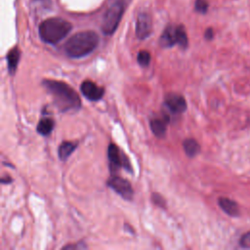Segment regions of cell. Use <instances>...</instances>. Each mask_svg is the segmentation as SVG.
<instances>
[{"mask_svg":"<svg viewBox=\"0 0 250 250\" xmlns=\"http://www.w3.org/2000/svg\"><path fill=\"white\" fill-rule=\"evenodd\" d=\"M43 87L53 98L55 105L60 111L66 112L77 110L81 106V101L76 91L62 81L45 79L42 81Z\"/></svg>","mask_w":250,"mask_h":250,"instance_id":"6da1fadb","label":"cell"},{"mask_svg":"<svg viewBox=\"0 0 250 250\" xmlns=\"http://www.w3.org/2000/svg\"><path fill=\"white\" fill-rule=\"evenodd\" d=\"M100 42L99 35L92 30L80 31L72 35L64 44V52L70 58H82L93 52Z\"/></svg>","mask_w":250,"mask_h":250,"instance_id":"7a4b0ae2","label":"cell"},{"mask_svg":"<svg viewBox=\"0 0 250 250\" xmlns=\"http://www.w3.org/2000/svg\"><path fill=\"white\" fill-rule=\"evenodd\" d=\"M71 28L69 21L62 18H50L40 23L39 36L45 43L57 44L69 33Z\"/></svg>","mask_w":250,"mask_h":250,"instance_id":"3957f363","label":"cell"},{"mask_svg":"<svg viewBox=\"0 0 250 250\" xmlns=\"http://www.w3.org/2000/svg\"><path fill=\"white\" fill-rule=\"evenodd\" d=\"M124 13V3L119 1L113 3L104 15L102 30L105 35L112 34L117 28Z\"/></svg>","mask_w":250,"mask_h":250,"instance_id":"277c9868","label":"cell"},{"mask_svg":"<svg viewBox=\"0 0 250 250\" xmlns=\"http://www.w3.org/2000/svg\"><path fill=\"white\" fill-rule=\"evenodd\" d=\"M106 184L111 189H113L116 193H118L122 198L126 200H132L134 190L132 188L130 182H128L127 180L123 179L122 177L112 175L107 180Z\"/></svg>","mask_w":250,"mask_h":250,"instance_id":"5b68a950","label":"cell"},{"mask_svg":"<svg viewBox=\"0 0 250 250\" xmlns=\"http://www.w3.org/2000/svg\"><path fill=\"white\" fill-rule=\"evenodd\" d=\"M164 105L173 114H181L187 109L185 98L176 93H169L164 98Z\"/></svg>","mask_w":250,"mask_h":250,"instance_id":"8992f818","label":"cell"},{"mask_svg":"<svg viewBox=\"0 0 250 250\" xmlns=\"http://www.w3.org/2000/svg\"><path fill=\"white\" fill-rule=\"evenodd\" d=\"M152 31V21L147 13H140L136 22V35L139 39H146Z\"/></svg>","mask_w":250,"mask_h":250,"instance_id":"52a82bcc","label":"cell"},{"mask_svg":"<svg viewBox=\"0 0 250 250\" xmlns=\"http://www.w3.org/2000/svg\"><path fill=\"white\" fill-rule=\"evenodd\" d=\"M80 91L85 98L92 102H97L101 100L104 94V89L98 86L95 82L91 80L83 81L80 86Z\"/></svg>","mask_w":250,"mask_h":250,"instance_id":"ba28073f","label":"cell"},{"mask_svg":"<svg viewBox=\"0 0 250 250\" xmlns=\"http://www.w3.org/2000/svg\"><path fill=\"white\" fill-rule=\"evenodd\" d=\"M107 157L109 160V169L111 173L118 171L123 164V152H121L118 146L114 144H109L107 148Z\"/></svg>","mask_w":250,"mask_h":250,"instance_id":"9c48e42d","label":"cell"},{"mask_svg":"<svg viewBox=\"0 0 250 250\" xmlns=\"http://www.w3.org/2000/svg\"><path fill=\"white\" fill-rule=\"evenodd\" d=\"M159 43L163 48H170L173 47L175 44L178 43V32H177V25L169 24L163 30Z\"/></svg>","mask_w":250,"mask_h":250,"instance_id":"30bf717a","label":"cell"},{"mask_svg":"<svg viewBox=\"0 0 250 250\" xmlns=\"http://www.w3.org/2000/svg\"><path fill=\"white\" fill-rule=\"evenodd\" d=\"M170 121V118L167 114H163L162 117H155L150 119L149 124H150V129L152 133L157 137V138H164L167 130V124Z\"/></svg>","mask_w":250,"mask_h":250,"instance_id":"8fae6325","label":"cell"},{"mask_svg":"<svg viewBox=\"0 0 250 250\" xmlns=\"http://www.w3.org/2000/svg\"><path fill=\"white\" fill-rule=\"evenodd\" d=\"M221 209L230 217H237L239 215V207L237 203L228 197H220L218 199Z\"/></svg>","mask_w":250,"mask_h":250,"instance_id":"7c38bea8","label":"cell"},{"mask_svg":"<svg viewBox=\"0 0 250 250\" xmlns=\"http://www.w3.org/2000/svg\"><path fill=\"white\" fill-rule=\"evenodd\" d=\"M20 58H21V51L17 46L12 48L8 52V54H7V65H8V70H9L11 75L15 74V72L17 71L18 64H19V62H20Z\"/></svg>","mask_w":250,"mask_h":250,"instance_id":"4fadbf2b","label":"cell"},{"mask_svg":"<svg viewBox=\"0 0 250 250\" xmlns=\"http://www.w3.org/2000/svg\"><path fill=\"white\" fill-rule=\"evenodd\" d=\"M77 146H78L77 142H71V141L62 142L60 145L59 149H58V154H59L60 159L62 161L66 160L72 154V152L75 150Z\"/></svg>","mask_w":250,"mask_h":250,"instance_id":"5bb4252c","label":"cell"},{"mask_svg":"<svg viewBox=\"0 0 250 250\" xmlns=\"http://www.w3.org/2000/svg\"><path fill=\"white\" fill-rule=\"evenodd\" d=\"M183 147L186 154L192 158L200 152V146L194 139H186L183 143Z\"/></svg>","mask_w":250,"mask_h":250,"instance_id":"9a60e30c","label":"cell"},{"mask_svg":"<svg viewBox=\"0 0 250 250\" xmlns=\"http://www.w3.org/2000/svg\"><path fill=\"white\" fill-rule=\"evenodd\" d=\"M54 120L50 117L42 118L37 125V132L42 136H48L54 129Z\"/></svg>","mask_w":250,"mask_h":250,"instance_id":"2e32d148","label":"cell"},{"mask_svg":"<svg viewBox=\"0 0 250 250\" xmlns=\"http://www.w3.org/2000/svg\"><path fill=\"white\" fill-rule=\"evenodd\" d=\"M177 32H178V45L182 49H186L188 45V35L186 33L185 27L182 24L177 25Z\"/></svg>","mask_w":250,"mask_h":250,"instance_id":"e0dca14e","label":"cell"},{"mask_svg":"<svg viewBox=\"0 0 250 250\" xmlns=\"http://www.w3.org/2000/svg\"><path fill=\"white\" fill-rule=\"evenodd\" d=\"M150 54L146 51V50H142L138 53V57H137V60H138V62L141 66L143 67H146L149 65V62H150Z\"/></svg>","mask_w":250,"mask_h":250,"instance_id":"ac0fdd59","label":"cell"},{"mask_svg":"<svg viewBox=\"0 0 250 250\" xmlns=\"http://www.w3.org/2000/svg\"><path fill=\"white\" fill-rule=\"evenodd\" d=\"M151 200H152V202H153L156 206H158V207H160V208H162V209H165V208H166V200H165V198H164L160 193L153 192V193L151 194Z\"/></svg>","mask_w":250,"mask_h":250,"instance_id":"d6986e66","label":"cell"},{"mask_svg":"<svg viewBox=\"0 0 250 250\" xmlns=\"http://www.w3.org/2000/svg\"><path fill=\"white\" fill-rule=\"evenodd\" d=\"M209 4L207 2V0H195L194 3V9L201 14H205L208 10Z\"/></svg>","mask_w":250,"mask_h":250,"instance_id":"ffe728a7","label":"cell"},{"mask_svg":"<svg viewBox=\"0 0 250 250\" xmlns=\"http://www.w3.org/2000/svg\"><path fill=\"white\" fill-rule=\"evenodd\" d=\"M239 244L242 248H250V231L244 233L240 239H239Z\"/></svg>","mask_w":250,"mask_h":250,"instance_id":"44dd1931","label":"cell"},{"mask_svg":"<svg viewBox=\"0 0 250 250\" xmlns=\"http://www.w3.org/2000/svg\"><path fill=\"white\" fill-rule=\"evenodd\" d=\"M86 245L79 242V243H76V244H67V245H64L62 247V249H82V248H85Z\"/></svg>","mask_w":250,"mask_h":250,"instance_id":"7402d4cb","label":"cell"},{"mask_svg":"<svg viewBox=\"0 0 250 250\" xmlns=\"http://www.w3.org/2000/svg\"><path fill=\"white\" fill-rule=\"evenodd\" d=\"M213 36H214V31H213V29H212L211 27L207 28V29L205 30V33H204V37H205V39H207V40H211V39L213 38Z\"/></svg>","mask_w":250,"mask_h":250,"instance_id":"603a6c76","label":"cell"},{"mask_svg":"<svg viewBox=\"0 0 250 250\" xmlns=\"http://www.w3.org/2000/svg\"><path fill=\"white\" fill-rule=\"evenodd\" d=\"M11 182H12V178L9 177V176L1 178V183L2 184H8V183H11Z\"/></svg>","mask_w":250,"mask_h":250,"instance_id":"cb8c5ba5","label":"cell"}]
</instances>
